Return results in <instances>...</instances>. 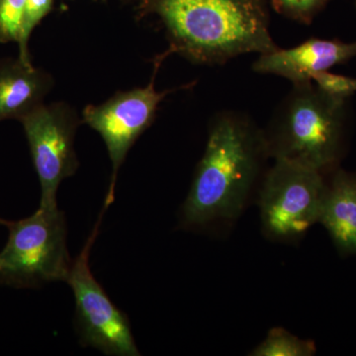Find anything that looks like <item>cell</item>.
Masks as SVG:
<instances>
[{
	"instance_id": "30bf717a",
	"label": "cell",
	"mask_w": 356,
	"mask_h": 356,
	"mask_svg": "<svg viewBox=\"0 0 356 356\" xmlns=\"http://www.w3.org/2000/svg\"><path fill=\"white\" fill-rule=\"evenodd\" d=\"M53 84L50 74L19 58L0 62V122L19 121L44 103Z\"/></svg>"
},
{
	"instance_id": "3957f363",
	"label": "cell",
	"mask_w": 356,
	"mask_h": 356,
	"mask_svg": "<svg viewBox=\"0 0 356 356\" xmlns=\"http://www.w3.org/2000/svg\"><path fill=\"white\" fill-rule=\"evenodd\" d=\"M346 100L325 95L313 81L294 83L264 130L267 154L324 173L341 156Z\"/></svg>"
},
{
	"instance_id": "8fae6325",
	"label": "cell",
	"mask_w": 356,
	"mask_h": 356,
	"mask_svg": "<svg viewBox=\"0 0 356 356\" xmlns=\"http://www.w3.org/2000/svg\"><path fill=\"white\" fill-rule=\"evenodd\" d=\"M318 222L339 252L356 254V175L339 170L327 184Z\"/></svg>"
},
{
	"instance_id": "9a60e30c",
	"label": "cell",
	"mask_w": 356,
	"mask_h": 356,
	"mask_svg": "<svg viewBox=\"0 0 356 356\" xmlns=\"http://www.w3.org/2000/svg\"><path fill=\"white\" fill-rule=\"evenodd\" d=\"M312 81L325 95L337 99L348 100L356 92L355 79L332 74L329 70L314 74Z\"/></svg>"
},
{
	"instance_id": "ac0fdd59",
	"label": "cell",
	"mask_w": 356,
	"mask_h": 356,
	"mask_svg": "<svg viewBox=\"0 0 356 356\" xmlns=\"http://www.w3.org/2000/svg\"><path fill=\"white\" fill-rule=\"evenodd\" d=\"M2 266H3V262H2L1 257H0V269L2 268Z\"/></svg>"
},
{
	"instance_id": "ba28073f",
	"label": "cell",
	"mask_w": 356,
	"mask_h": 356,
	"mask_svg": "<svg viewBox=\"0 0 356 356\" xmlns=\"http://www.w3.org/2000/svg\"><path fill=\"white\" fill-rule=\"evenodd\" d=\"M19 121L41 185L39 207L55 209L58 187L79 168L74 151L79 116L65 103H42Z\"/></svg>"
},
{
	"instance_id": "277c9868",
	"label": "cell",
	"mask_w": 356,
	"mask_h": 356,
	"mask_svg": "<svg viewBox=\"0 0 356 356\" xmlns=\"http://www.w3.org/2000/svg\"><path fill=\"white\" fill-rule=\"evenodd\" d=\"M9 232L0 252L3 266L0 283L17 288H37L67 282L72 269L67 245L65 213L55 208L38 210L19 221H6Z\"/></svg>"
},
{
	"instance_id": "52a82bcc",
	"label": "cell",
	"mask_w": 356,
	"mask_h": 356,
	"mask_svg": "<svg viewBox=\"0 0 356 356\" xmlns=\"http://www.w3.org/2000/svg\"><path fill=\"white\" fill-rule=\"evenodd\" d=\"M172 54L168 49L154 58L153 76L144 88L119 91L102 104L84 107L83 123L102 136L111 161L112 175L104 209H108L114 202L119 170L131 147L151 127L161 102L177 89L158 91L156 88L159 70L163 60Z\"/></svg>"
},
{
	"instance_id": "5bb4252c",
	"label": "cell",
	"mask_w": 356,
	"mask_h": 356,
	"mask_svg": "<svg viewBox=\"0 0 356 356\" xmlns=\"http://www.w3.org/2000/svg\"><path fill=\"white\" fill-rule=\"evenodd\" d=\"M27 0H0V43H17Z\"/></svg>"
},
{
	"instance_id": "2e32d148",
	"label": "cell",
	"mask_w": 356,
	"mask_h": 356,
	"mask_svg": "<svg viewBox=\"0 0 356 356\" xmlns=\"http://www.w3.org/2000/svg\"><path fill=\"white\" fill-rule=\"evenodd\" d=\"M327 0H276L281 10L293 19L310 24L315 14L322 8Z\"/></svg>"
},
{
	"instance_id": "8992f818",
	"label": "cell",
	"mask_w": 356,
	"mask_h": 356,
	"mask_svg": "<svg viewBox=\"0 0 356 356\" xmlns=\"http://www.w3.org/2000/svg\"><path fill=\"white\" fill-rule=\"evenodd\" d=\"M102 210L83 250L72 261L67 280L76 301L79 343L105 355L140 356L127 314L115 305L91 273L89 257L106 211Z\"/></svg>"
},
{
	"instance_id": "5b68a950",
	"label": "cell",
	"mask_w": 356,
	"mask_h": 356,
	"mask_svg": "<svg viewBox=\"0 0 356 356\" xmlns=\"http://www.w3.org/2000/svg\"><path fill=\"white\" fill-rule=\"evenodd\" d=\"M327 184L324 173L274 159L259 194L264 233L277 242L299 240L318 222Z\"/></svg>"
},
{
	"instance_id": "7c38bea8",
	"label": "cell",
	"mask_w": 356,
	"mask_h": 356,
	"mask_svg": "<svg viewBox=\"0 0 356 356\" xmlns=\"http://www.w3.org/2000/svg\"><path fill=\"white\" fill-rule=\"evenodd\" d=\"M316 350L315 343L310 339H301L282 327H273L250 355L311 356Z\"/></svg>"
},
{
	"instance_id": "7a4b0ae2",
	"label": "cell",
	"mask_w": 356,
	"mask_h": 356,
	"mask_svg": "<svg viewBox=\"0 0 356 356\" xmlns=\"http://www.w3.org/2000/svg\"><path fill=\"white\" fill-rule=\"evenodd\" d=\"M266 158L264 130L250 116L236 111L218 114L182 206V226L201 228L236 219Z\"/></svg>"
},
{
	"instance_id": "9c48e42d",
	"label": "cell",
	"mask_w": 356,
	"mask_h": 356,
	"mask_svg": "<svg viewBox=\"0 0 356 356\" xmlns=\"http://www.w3.org/2000/svg\"><path fill=\"white\" fill-rule=\"evenodd\" d=\"M356 58V42L312 38L290 49L261 54L252 70L286 79L292 84L312 81V76Z\"/></svg>"
},
{
	"instance_id": "e0dca14e",
	"label": "cell",
	"mask_w": 356,
	"mask_h": 356,
	"mask_svg": "<svg viewBox=\"0 0 356 356\" xmlns=\"http://www.w3.org/2000/svg\"><path fill=\"white\" fill-rule=\"evenodd\" d=\"M6 220H3L0 218V226H4V225H6Z\"/></svg>"
},
{
	"instance_id": "4fadbf2b",
	"label": "cell",
	"mask_w": 356,
	"mask_h": 356,
	"mask_svg": "<svg viewBox=\"0 0 356 356\" xmlns=\"http://www.w3.org/2000/svg\"><path fill=\"white\" fill-rule=\"evenodd\" d=\"M54 0H27L21 19L19 37V58L27 64H32L29 53V40L35 28L51 13Z\"/></svg>"
},
{
	"instance_id": "6da1fadb",
	"label": "cell",
	"mask_w": 356,
	"mask_h": 356,
	"mask_svg": "<svg viewBox=\"0 0 356 356\" xmlns=\"http://www.w3.org/2000/svg\"><path fill=\"white\" fill-rule=\"evenodd\" d=\"M140 15L165 27L170 50L193 64L224 65L245 54L280 48L261 0H136Z\"/></svg>"
}]
</instances>
